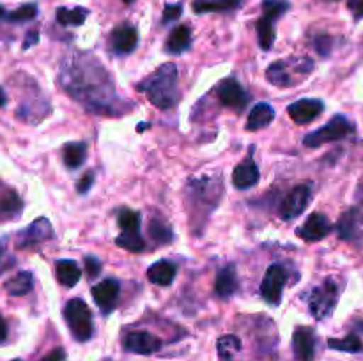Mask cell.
I'll list each match as a JSON object with an SVG mask.
<instances>
[{
	"label": "cell",
	"instance_id": "1",
	"mask_svg": "<svg viewBox=\"0 0 363 361\" xmlns=\"http://www.w3.org/2000/svg\"><path fill=\"white\" fill-rule=\"evenodd\" d=\"M177 69L172 62L163 64L160 66L151 76L142 80L137 85L140 92L147 94V99L155 106L162 110L172 108L179 99V92H177Z\"/></svg>",
	"mask_w": 363,
	"mask_h": 361
},
{
	"label": "cell",
	"instance_id": "2",
	"mask_svg": "<svg viewBox=\"0 0 363 361\" xmlns=\"http://www.w3.org/2000/svg\"><path fill=\"white\" fill-rule=\"evenodd\" d=\"M311 59H289V60H277L266 71V78L269 84L275 87H293L300 84L305 76L312 71Z\"/></svg>",
	"mask_w": 363,
	"mask_h": 361
},
{
	"label": "cell",
	"instance_id": "3",
	"mask_svg": "<svg viewBox=\"0 0 363 361\" xmlns=\"http://www.w3.org/2000/svg\"><path fill=\"white\" fill-rule=\"evenodd\" d=\"M354 133V126L350 119H346L344 115H335L328 120V124H325L319 130L312 131L305 137L303 144L307 147H321V145L330 144V142L344 140V138L351 137Z\"/></svg>",
	"mask_w": 363,
	"mask_h": 361
},
{
	"label": "cell",
	"instance_id": "4",
	"mask_svg": "<svg viewBox=\"0 0 363 361\" xmlns=\"http://www.w3.org/2000/svg\"><path fill=\"white\" fill-rule=\"evenodd\" d=\"M64 315H66L71 333H73V336L78 342L91 340L92 333H94V324H92V314L85 301L77 299V297L67 301Z\"/></svg>",
	"mask_w": 363,
	"mask_h": 361
},
{
	"label": "cell",
	"instance_id": "5",
	"mask_svg": "<svg viewBox=\"0 0 363 361\" xmlns=\"http://www.w3.org/2000/svg\"><path fill=\"white\" fill-rule=\"evenodd\" d=\"M337 301H339V287L333 280H326L319 287L312 290L311 297H308V308L314 319L321 321L332 315L333 308H335Z\"/></svg>",
	"mask_w": 363,
	"mask_h": 361
},
{
	"label": "cell",
	"instance_id": "6",
	"mask_svg": "<svg viewBox=\"0 0 363 361\" xmlns=\"http://www.w3.org/2000/svg\"><path fill=\"white\" fill-rule=\"evenodd\" d=\"M287 282V271L284 265L280 264H272L266 271L264 278L261 283V294L269 304L277 306L282 301V292L284 287Z\"/></svg>",
	"mask_w": 363,
	"mask_h": 361
},
{
	"label": "cell",
	"instance_id": "7",
	"mask_svg": "<svg viewBox=\"0 0 363 361\" xmlns=\"http://www.w3.org/2000/svg\"><path fill=\"white\" fill-rule=\"evenodd\" d=\"M312 198V191L308 184H300L294 190L289 191L284 202L280 204V218L294 219L307 209L308 202Z\"/></svg>",
	"mask_w": 363,
	"mask_h": 361
},
{
	"label": "cell",
	"instance_id": "8",
	"mask_svg": "<svg viewBox=\"0 0 363 361\" xmlns=\"http://www.w3.org/2000/svg\"><path fill=\"white\" fill-rule=\"evenodd\" d=\"M216 94H218L220 103L223 106H229V108L241 110L248 105L250 101V96L248 92L241 87V84L234 78H227V80L220 81V85L216 87Z\"/></svg>",
	"mask_w": 363,
	"mask_h": 361
},
{
	"label": "cell",
	"instance_id": "9",
	"mask_svg": "<svg viewBox=\"0 0 363 361\" xmlns=\"http://www.w3.org/2000/svg\"><path fill=\"white\" fill-rule=\"evenodd\" d=\"M124 349L135 354H155L162 349V340L147 331H131L124 336Z\"/></svg>",
	"mask_w": 363,
	"mask_h": 361
},
{
	"label": "cell",
	"instance_id": "10",
	"mask_svg": "<svg viewBox=\"0 0 363 361\" xmlns=\"http://www.w3.org/2000/svg\"><path fill=\"white\" fill-rule=\"evenodd\" d=\"M323 110H325V105H323L321 99H300V101H294L293 105L287 106L289 117L300 126L318 119Z\"/></svg>",
	"mask_w": 363,
	"mask_h": 361
},
{
	"label": "cell",
	"instance_id": "11",
	"mask_svg": "<svg viewBox=\"0 0 363 361\" xmlns=\"http://www.w3.org/2000/svg\"><path fill=\"white\" fill-rule=\"evenodd\" d=\"M119 290H121V285L117 280L106 278V280H103V282L96 283V285L92 287L91 294H92V297H94L96 304L101 308L103 314H110L117 303Z\"/></svg>",
	"mask_w": 363,
	"mask_h": 361
},
{
	"label": "cell",
	"instance_id": "12",
	"mask_svg": "<svg viewBox=\"0 0 363 361\" xmlns=\"http://www.w3.org/2000/svg\"><path fill=\"white\" fill-rule=\"evenodd\" d=\"M330 232H332V225H330L328 218L319 212L308 216L307 222L298 229V236L307 243H318V241L325 239Z\"/></svg>",
	"mask_w": 363,
	"mask_h": 361
},
{
	"label": "cell",
	"instance_id": "13",
	"mask_svg": "<svg viewBox=\"0 0 363 361\" xmlns=\"http://www.w3.org/2000/svg\"><path fill=\"white\" fill-rule=\"evenodd\" d=\"M110 45H112L113 52L119 53V55L131 53L138 45L137 28L128 23L117 25L112 30V35H110Z\"/></svg>",
	"mask_w": 363,
	"mask_h": 361
},
{
	"label": "cell",
	"instance_id": "14",
	"mask_svg": "<svg viewBox=\"0 0 363 361\" xmlns=\"http://www.w3.org/2000/svg\"><path fill=\"white\" fill-rule=\"evenodd\" d=\"M259 177H261V172H259L254 158L248 156L243 161L238 163L236 168H234L233 183L238 190H248V188L255 186L259 183Z\"/></svg>",
	"mask_w": 363,
	"mask_h": 361
},
{
	"label": "cell",
	"instance_id": "15",
	"mask_svg": "<svg viewBox=\"0 0 363 361\" xmlns=\"http://www.w3.org/2000/svg\"><path fill=\"white\" fill-rule=\"evenodd\" d=\"M293 347L298 361H314L315 335L311 328H298L293 335Z\"/></svg>",
	"mask_w": 363,
	"mask_h": 361
},
{
	"label": "cell",
	"instance_id": "16",
	"mask_svg": "<svg viewBox=\"0 0 363 361\" xmlns=\"http://www.w3.org/2000/svg\"><path fill=\"white\" fill-rule=\"evenodd\" d=\"M50 237H53L52 225H50V222L46 218H39V219H35V222H32V225L27 227V229L20 234V239H18V248L32 246V244L48 241Z\"/></svg>",
	"mask_w": 363,
	"mask_h": 361
},
{
	"label": "cell",
	"instance_id": "17",
	"mask_svg": "<svg viewBox=\"0 0 363 361\" xmlns=\"http://www.w3.org/2000/svg\"><path fill=\"white\" fill-rule=\"evenodd\" d=\"M21 207H23V202L18 197L16 191L0 184V222L20 216Z\"/></svg>",
	"mask_w": 363,
	"mask_h": 361
},
{
	"label": "cell",
	"instance_id": "18",
	"mask_svg": "<svg viewBox=\"0 0 363 361\" xmlns=\"http://www.w3.org/2000/svg\"><path fill=\"white\" fill-rule=\"evenodd\" d=\"M177 268L174 262L170 260H158L155 262L152 265H149L147 269V280L155 285H162L167 287L174 282L176 278Z\"/></svg>",
	"mask_w": 363,
	"mask_h": 361
},
{
	"label": "cell",
	"instance_id": "19",
	"mask_svg": "<svg viewBox=\"0 0 363 361\" xmlns=\"http://www.w3.org/2000/svg\"><path fill=\"white\" fill-rule=\"evenodd\" d=\"M275 119V110L268 103H257L254 108L250 110L247 119V130L248 131H259L266 127L268 124L273 122Z\"/></svg>",
	"mask_w": 363,
	"mask_h": 361
},
{
	"label": "cell",
	"instance_id": "20",
	"mask_svg": "<svg viewBox=\"0 0 363 361\" xmlns=\"http://www.w3.org/2000/svg\"><path fill=\"white\" fill-rule=\"evenodd\" d=\"M191 45V30L186 25H177L169 35L167 41V52L172 55H179V53L186 52Z\"/></svg>",
	"mask_w": 363,
	"mask_h": 361
},
{
	"label": "cell",
	"instance_id": "21",
	"mask_svg": "<svg viewBox=\"0 0 363 361\" xmlns=\"http://www.w3.org/2000/svg\"><path fill=\"white\" fill-rule=\"evenodd\" d=\"M55 275L60 285L74 287L78 283V280H80L82 269L80 265H78L74 260H71V258L69 260L64 258V260H59L55 264Z\"/></svg>",
	"mask_w": 363,
	"mask_h": 361
},
{
	"label": "cell",
	"instance_id": "22",
	"mask_svg": "<svg viewBox=\"0 0 363 361\" xmlns=\"http://www.w3.org/2000/svg\"><path fill=\"white\" fill-rule=\"evenodd\" d=\"M216 294L222 297H230L238 290V275L234 265H225L218 271L215 283Z\"/></svg>",
	"mask_w": 363,
	"mask_h": 361
},
{
	"label": "cell",
	"instance_id": "23",
	"mask_svg": "<svg viewBox=\"0 0 363 361\" xmlns=\"http://www.w3.org/2000/svg\"><path fill=\"white\" fill-rule=\"evenodd\" d=\"M34 287V276L30 271H21L18 275H14L13 278H9L4 285V289L11 294V296H25L28 294Z\"/></svg>",
	"mask_w": 363,
	"mask_h": 361
},
{
	"label": "cell",
	"instance_id": "24",
	"mask_svg": "<svg viewBox=\"0 0 363 361\" xmlns=\"http://www.w3.org/2000/svg\"><path fill=\"white\" fill-rule=\"evenodd\" d=\"M85 151H87V145H85L84 142H71V144L64 145V152H62L64 165L71 170L82 166V163L85 161V156H87V152Z\"/></svg>",
	"mask_w": 363,
	"mask_h": 361
},
{
	"label": "cell",
	"instance_id": "25",
	"mask_svg": "<svg viewBox=\"0 0 363 361\" xmlns=\"http://www.w3.org/2000/svg\"><path fill=\"white\" fill-rule=\"evenodd\" d=\"M241 0H197L194 2L195 13H222V11H233L240 7Z\"/></svg>",
	"mask_w": 363,
	"mask_h": 361
},
{
	"label": "cell",
	"instance_id": "26",
	"mask_svg": "<svg viewBox=\"0 0 363 361\" xmlns=\"http://www.w3.org/2000/svg\"><path fill=\"white\" fill-rule=\"evenodd\" d=\"M275 20L264 16L262 14L261 18L255 23V28H257V38H259V46L262 50H272L273 42H275V27H273Z\"/></svg>",
	"mask_w": 363,
	"mask_h": 361
},
{
	"label": "cell",
	"instance_id": "27",
	"mask_svg": "<svg viewBox=\"0 0 363 361\" xmlns=\"http://www.w3.org/2000/svg\"><path fill=\"white\" fill-rule=\"evenodd\" d=\"M89 16V11L84 7H73V9H67V7H59L57 9V21L64 27H78V25H84L85 18Z\"/></svg>",
	"mask_w": 363,
	"mask_h": 361
},
{
	"label": "cell",
	"instance_id": "28",
	"mask_svg": "<svg viewBox=\"0 0 363 361\" xmlns=\"http://www.w3.org/2000/svg\"><path fill=\"white\" fill-rule=\"evenodd\" d=\"M117 223L123 232H140V212L128 207L121 209L117 214Z\"/></svg>",
	"mask_w": 363,
	"mask_h": 361
},
{
	"label": "cell",
	"instance_id": "29",
	"mask_svg": "<svg viewBox=\"0 0 363 361\" xmlns=\"http://www.w3.org/2000/svg\"><path fill=\"white\" fill-rule=\"evenodd\" d=\"M328 345L335 350H342V353H362L363 342L358 335H347L346 338H330Z\"/></svg>",
	"mask_w": 363,
	"mask_h": 361
},
{
	"label": "cell",
	"instance_id": "30",
	"mask_svg": "<svg viewBox=\"0 0 363 361\" xmlns=\"http://www.w3.org/2000/svg\"><path fill=\"white\" fill-rule=\"evenodd\" d=\"M216 347H218L220 357L225 361H229V360H233L234 354L241 349V340L234 335H225L218 340Z\"/></svg>",
	"mask_w": 363,
	"mask_h": 361
},
{
	"label": "cell",
	"instance_id": "31",
	"mask_svg": "<svg viewBox=\"0 0 363 361\" xmlns=\"http://www.w3.org/2000/svg\"><path fill=\"white\" fill-rule=\"evenodd\" d=\"M116 244L121 248H126L130 251H142L145 248L144 239L140 237V232H121V236L116 239Z\"/></svg>",
	"mask_w": 363,
	"mask_h": 361
},
{
	"label": "cell",
	"instance_id": "32",
	"mask_svg": "<svg viewBox=\"0 0 363 361\" xmlns=\"http://www.w3.org/2000/svg\"><path fill=\"white\" fill-rule=\"evenodd\" d=\"M291 4L287 0H262V14L277 20L289 11Z\"/></svg>",
	"mask_w": 363,
	"mask_h": 361
},
{
	"label": "cell",
	"instance_id": "33",
	"mask_svg": "<svg viewBox=\"0 0 363 361\" xmlns=\"http://www.w3.org/2000/svg\"><path fill=\"white\" fill-rule=\"evenodd\" d=\"M38 14V6L35 4H25V6L18 7L16 11H11L6 14V20L9 21H28L35 18Z\"/></svg>",
	"mask_w": 363,
	"mask_h": 361
},
{
	"label": "cell",
	"instance_id": "34",
	"mask_svg": "<svg viewBox=\"0 0 363 361\" xmlns=\"http://www.w3.org/2000/svg\"><path fill=\"white\" fill-rule=\"evenodd\" d=\"M149 234H151L158 243H170V241H172V232H170L169 225L163 222H158V219H151Z\"/></svg>",
	"mask_w": 363,
	"mask_h": 361
},
{
	"label": "cell",
	"instance_id": "35",
	"mask_svg": "<svg viewBox=\"0 0 363 361\" xmlns=\"http://www.w3.org/2000/svg\"><path fill=\"white\" fill-rule=\"evenodd\" d=\"M354 216H357V211H350L347 214L342 216L339 223V232L342 239H351L354 236Z\"/></svg>",
	"mask_w": 363,
	"mask_h": 361
},
{
	"label": "cell",
	"instance_id": "36",
	"mask_svg": "<svg viewBox=\"0 0 363 361\" xmlns=\"http://www.w3.org/2000/svg\"><path fill=\"white\" fill-rule=\"evenodd\" d=\"M183 13V4H167L163 9V21H174Z\"/></svg>",
	"mask_w": 363,
	"mask_h": 361
},
{
	"label": "cell",
	"instance_id": "37",
	"mask_svg": "<svg viewBox=\"0 0 363 361\" xmlns=\"http://www.w3.org/2000/svg\"><path fill=\"white\" fill-rule=\"evenodd\" d=\"M92 184H94V173H92V172H85L84 176L80 177V180H78L77 191L80 195L87 193V191L92 188Z\"/></svg>",
	"mask_w": 363,
	"mask_h": 361
},
{
	"label": "cell",
	"instance_id": "38",
	"mask_svg": "<svg viewBox=\"0 0 363 361\" xmlns=\"http://www.w3.org/2000/svg\"><path fill=\"white\" fill-rule=\"evenodd\" d=\"M84 264H85V271H87L89 278H96V276L99 275V271H101V264H99L98 258L85 257Z\"/></svg>",
	"mask_w": 363,
	"mask_h": 361
},
{
	"label": "cell",
	"instance_id": "39",
	"mask_svg": "<svg viewBox=\"0 0 363 361\" xmlns=\"http://www.w3.org/2000/svg\"><path fill=\"white\" fill-rule=\"evenodd\" d=\"M41 361H66V353H64V349H53Z\"/></svg>",
	"mask_w": 363,
	"mask_h": 361
},
{
	"label": "cell",
	"instance_id": "40",
	"mask_svg": "<svg viewBox=\"0 0 363 361\" xmlns=\"http://www.w3.org/2000/svg\"><path fill=\"white\" fill-rule=\"evenodd\" d=\"M350 7L353 9V14L357 20H362L363 18V0H353V2L350 4Z\"/></svg>",
	"mask_w": 363,
	"mask_h": 361
},
{
	"label": "cell",
	"instance_id": "41",
	"mask_svg": "<svg viewBox=\"0 0 363 361\" xmlns=\"http://www.w3.org/2000/svg\"><path fill=\"white\" fill-rule=\"evenodd\" d=\"M38 42H39V34H38V32H35V30L28 32L27 39H25V42H23V50L30 48V46L38 45Z\"/></svg>",
	"mask_w": 363,
	"mask_h": 361
},
{
	"label": "cell",
	"instance_id": "42",
	"mask_svg": "<svg viewBox=\"0 0 363 361\" xmlns=\"http://www.w3.org/2000/svg\"><path fill=\"white\" fill-rule=\"evenodd\" d=\"M7 336V324L2 317H0V342H4Z\"/></svg>",
	"mask_w": 363,
	"mask_h": 361
},
{
	"label": "cell",
	"instance_id": "43",
	"mask_svg": "<svg viewBox=\"0 0 363 361\" xmlns=\"http://www.w3.org/2000/svg\"><path fill=\"white\" fill-rule=\"evenodd\" d=\"M7 103V96H6V92L2 91V88H0V106H4Z\"/></svg>",
	"mask_w": 363,
	"mask_h": 361
},
{
	"label": "cell",
	"instance_id": "44",
	"mask_svg": "<svg viewBox=\"0 0 363 361\" xmlns=\"http://www.w3.org/2000/svg\"><path fill=\"white\" fill-rule=\"evenodd\" d=\"M6 9H4V7L2 6H0V20H2V18H6Z\"/></svg>",
	"mask_w": 363,
	"mask_h": 361
},
{
	"label": "cell",
	"instance_id": "45",
	"mask_svg": "<svg viewBox=\"0 0 363 361\" xmlns=\"http://www.w3.org/2000/svg\"><path fill=\"white\" fill-rule=\"evenodd\" d=\"M124 2H126V4H131V2H133V0H124Z\"/></svg>",
	"mask_w": 363,
	"mask_h": 361
},
{
	"label": "cell",
	"instance_id": "46",
	"mask_svg": "<svg viewBox=\"0 0 363 361\" xmlns=\"http://www.w3.org/2000/svg\"><path fill=\"white\" fill-rule=\"evenodd\" d=\"M14 361H21V360H14Z\"/></svg>",
	"mask_w": 363,
	"mask_h": 361
}]
</instances>
